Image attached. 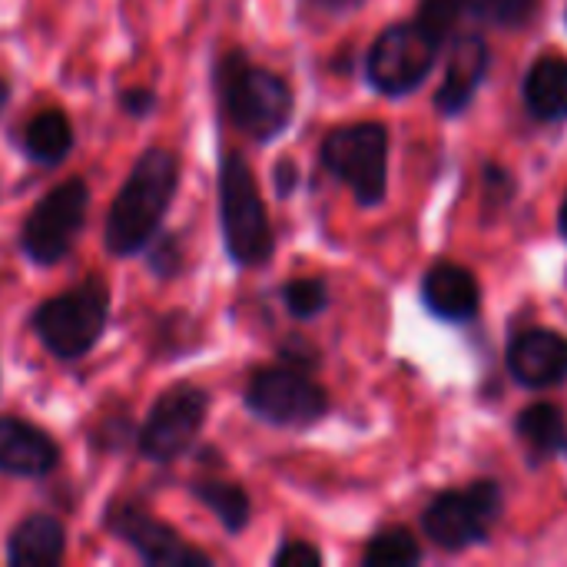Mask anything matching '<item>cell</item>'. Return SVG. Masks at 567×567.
Listing matches in <instances>:
<instances>
[{"instance_id":"2","label":"cell","mask_w":567,"mask_h":567,"mask_svg":"<svg viewBox=\"0 0 567 567\" xmlns=\"http://www.w3.org/2000/svg\"><path fill=\"white\" fill-rule=\"evenodd\" d=\"M216 83L229 120L256 140L276 136L292 116L289 83L272 70L252 66L243 53H229L219 63Z\"/></svg>"},{"instance_id":"31","label":"cell","mask_w":567,"mask_h":567,"mask_svg":"<svg viewBox=\"0 0 567 567\" xmlns=\"http://www.w3.org/2000/svg\"><path fill=\"white\" fill-rule=\"evenodd\" d=\"M332 3H342V0H332Z\"/></svg>"},{"instance_id":"1","label":"cell","mask_w":567,"mask_h":567,"mask_svg":"<svg viewBox=\"0 0 567 567\" xmlns=\"http://www.w3.org/2000/svg\"><path fill=\"white\" fill-rule=\"evenodd\" d=\"M176 179H179V163L169 150L156 146L136 159V166L130 169L123 189L110 206L106 229H103V243L113 256H133L153 239L176 193Z\"/></svg>"},{"instance_id":"17","label":"cell","mask_w":567,"mask_h":567,"mask_svg":"<svg viewBox=\"0 0 567 567\" xmlns=\"http://www.w3.org/2000/svg\"><path fill=\"white\" fill-rule=\"evenodd\" d=\"M525 103L538 120L567 116V60L542 56L525 76Z\"/></svg>"},{"instance_id":"7","label":"cell","mask_w":567,"mask_h":567,"mask_svg":"<svg viewBox=\"0 0 567 567\" xmlns=\"http://www.w3.org/2000/svg\"><path fill=\"white\" fill-rule=\"evenodd\" d=\"M439 37L425 23H395L389 27L369 53V80L382 93L415 90L439 56Z\"/></svg>"},{"instance_id":"13","label":"cell","mask_w":567,"mask_h":567,"mask_svg":"<svg viewBox=\"0 0 567 567\" xmlns=\"http://www.w3.org/2000/svg\"><path fill=\"white\" fill-rule=\"evenodd\" d=\"M485 73H488V43L478 33L458 37L452 53H449L445 76H442V86L435 93V106L445 116L462 113L472 103V96H475L478 83L485 80Z\"/></svg>"},{"instance_id":"26","label":"cell","mask_w":567,"mask_h":567,"mask_svg":"<svg viewBox=\"0 0 567 567\" xmlns=\"http://www.w3.org/2000/svg\"><path fill=\"white\" fill-rule=\"evenodd\" d=\"M123 106H126V113H133V116H146V113L156 106V100H153L150 90H130V93L123 96Z\"/></svg>"},{"instance_id":"10","label":"cell","mask_w":567,"mask_h":567,"mask_svg":"<svg viewBox=\"0 0 567 567\" xmlns=\"http://www.w3.org/2000/svg\"><path fill=\"white\" fill-rule=\"evenodd\" d=\"M206 392L193 389V385H176L166 395H159V402L153 405L143 435H140V449L143 455H150L153 462H173L179 458L189 442L196 439V432L203 429L206 419Z\"/></svg>"},{"instance_id":"9","label":"cell","mask_w":567,"mask_h":567,"mask_svg":"<svg viewBox=\"0 0 567 567\" xmlns=\"http://www.w3.org/2000/svg\"><path fill=\"white\" fill-rule=\"evenodd\" d=\"M249 409L272 425H309L326 415V392L296 369L256 372L246 389Z\"/></svg>"},{"instance_id":"24","label":"cell","mask_w":567,"mask_h":567,"mask_svg":"<svg viewBox=\"0 0 567 567\" xmlns=\"http://www.w3.org/2000/svg\"><path fill=\"white\" fill-rule=\"evenodd\" d=\"M465 7H468V0H422L419 23H425L442 40L458 23V17H462Z\"/></svg>"},{"instance_id":"19","label":"cell","mask_w":567,"mask_h":567,"mask_svg":"<svg viewBox=\"0 0 567 567\" xmlns=\"http://www.w3.org/2000/svg\"><path fill=\"white\" fill-rule=\"evenodd\" d=\"M518 432H522V439H525L535 452H542V455H551V452L567 449L565 419H561V412H558L555 405H548V402H538V405L525 409L522 419H518Z\"/></svg>"},{"instance_id":"4","label":"cell","mask_w":567,"mask_h":567,"mask_svg":"<svg viewBox=\"0 0 567 567\" xmlns=\"http://www.w3.org/2000/svg\"><path fill=\"white\" fill-rule=\"evenodd\" d=\"M326 169L342 179L359 203L375 206L389 186V133L382 123L339 126L322 143Z\"/></svg>"},{"instance_id":"3","label":"cell","mask_w":567,"mask_h":567,"mask_svg":"<svg viewBox=\"0 0 567 567\" xmlns=\"http://www.w3.org/2000/svg\"><path fill=\"white\" fill-rule=\"evenodd\" d=\"M219 206H223V233L229 256L243 266H259L272 252V229L252 179V169L243 156H226L219 173Z\"/></svg>"},{"instance_id":"28","label":"cell","mask_w":567,"mask_h":567,"mask_svg":"<svg viewBox=\"0 0 567 567\" xmlns=\"http://www.w3.org/2000/svg\"><path fill=\"white\" fill-rule=\"evenodd\" d=\"M276 179H279V193L286 196L292 186H296V166H289V163H282L279 166V173H276Z\"/></svg>"},{"instance_id":"6","label":"cell","mask_w":567,"mask_h":567,"mask_svg":"<svg viewBox=\"0 0 567 567\" xmlns=\"http://www.w3.org/2000/svg\"><path fill=\"white\" fill-rule=\"evenodd\" d=\"M86 206H90V193L83 179H66L56 189H50L23 219V233H20L23 252L43 266L63 259L76 233L83 229Z\"/></svg>"},{"instance_id":"29","label":"cell","mask_w":567,"mask_h":567,"mask_svg":"<svg viewBox=\"0 0 567 567\" xmlns=\"http://www.w3.org/2000/svg\"><path fill=\"white\" fill-rule=\"evenodd\" d=\"M3 106H7V83L0 80V110H3Z\"/></svg>"},{"instance_id":"23","label":"cell","mask_w":567,"mask_h":567,"mask_svg":"<svg viewBox=\"0 0 567 567\" xmlns=\"http://www.w3.org/2000/svg\"><path fill=\"white\" fill-rule=\"evenodd\" d=\"M542 0H478V13L498 27H522L535 17Z\"/></svg>"},{"instance_id":"20","label":"cell","mask_w":567,"mask_h":567,"mask_svg":"<svg viewBox=\"0 0 567 567\" xmlns=\"http://www.w3.org/2000/svg\"><path fill=\"white\" fill-rule=\"evenodd\" d=\"M196 498L213 508V515L226 525V532H243L246 522H249V498L239 485H229V482H199L196 488Z\"/></svg>"},{"instance_id":"21","label":"cell","mask_w":567,"mask_h":567,"mask_svg":"<svg viewBox=\"0 0 567 567\" xmlns=\"http://www.w3.org/2000/svg\"><path fill=\"white\" fill-rule=\"evenodd\" d=\"M419 561H422V548H419L415 535L405 532V528L379 532L369 542L365 555H362V565L365 567H409L419 565Z\"/></svg>"},{"instance_id":"8","label":"cell","mask_w":567,"mask_h":567,"mask_svg":"<svg viewBox=\"0 0 567 567\" xmlns=\"http://www.w3.org/2000/svg\"><path fill=\"white\" fill-rule=\"evenodd\" d=\"M502 515V492L495 482H478L465 492H445L425 508V532L445 551L478 545Z\"/></svg>"},{"instance_id":"12","label":"cell","mask_w":567,"mask_h":567,"mask_svg":"<svg viewBox=\"0 0 567 567\" xmlns=\"http://www.w3.org/2000/svg\"><path fill=\"white\" fill-rule=\"evenodd\" d=\"M508 372L528 389H551L567 375V339L551 329H528L508 346Z\"/></svg>"},{"instance_id":"18","label":"cell","mask_w":567,"mask_h":567,"mask_svg":"<svg viewBox=\"0 0 567 567\" xmlns=\"http://www.w3.org/2000/svg\"><path fill=\"white\" fill-rule=\"evenodd\" d=\"M73 146V126L60 110H43L30 120L23 133V150L37 163H60Z\"/></svg>"},{"instance_id":"14","label":"cell","mask_w":567,"mask_h":567,"mask_svg":"<svg viewBox=\"0 0 567 567\" xmlns=\"http://www.w3.org/2000/svg\"><path fill=\"white\" fill-rule=\"evenodd\" d=\"M56 445L37 429L20 419H0V472L7 475H47L56 468Z\"/></svg>"},{"instance_id":"15","label":"cell","mask_w":567,"mask_h":567,"mask_svg":"<svg viewBox=\"0 0 567 567\" xmlns=\"http://www.w3.org/2000/svg\"><path fill=\"white\" fill-rule=\"evenodd\" d=\"M422 299L435 316L452 319V322H465L478 312L482 292H478L475 276L465 266L439 262L429 269V276L422 282Z\"/></svg>"},{"instance_id":"27","label":"cell","mask_w":567,"mask_h":567,"mask_svg":"<svg viewBox=\"0 0 567 567\" xmlns=\"http://www.w3.org/2000/svg\"><path fill=\"white\" fill-rule=\"evenodd\" d=\"M153 266H156L163 276H169V272L176 269V243H173V239L163 243V256L156 252V256H153Z\"/></svg>"},{"instance_id":"25","label":"cell","mask_w":567,"mask_h":567,"mask_svg":"<svg viewBox=\"0 0 567 567\" xmlns=\"http://www.w3.org/2000/svg\"><path fill=\"white\" fill-rule=\"evenodd\" d=\"M322 555L306 542H286L276 555V567H319Z\"/></svg>"},{"instance_id":"16","label":"cell","mask_w":567,"mask_h":567,"mask_svg":"<svg viewBox=\"0 0 567 567\" xmlns=\"http://www.w3.org/2000/svg\"><path fill=\"white\" fill-rule=\"evenodd\" d=\"M7 555L20 567L56 565L63 558V525L53 515H30L10 535Z\"/></svg>"},{"instance_id":"22","label":"cell","mask_w":567,"mask_h":567,"mask_svg":"<svg viewBox=\"0 0 567 567\" xmlns=\"http://www.w3.org/2000/svg\"><path fill=\"white\" fill-rule=\"evenodd\" d=\"M286 299V309L296 316V319H312L326 309L329 302V292H326V282L319 279H292L282 292Z\"/></svg>"},{"instance_id":"5","label":"cell","mask_w":567,"mask_h":567,"mask_svg":"<svg viewBox=\"0 0 567 567\" xmlns=\"http://www.w3.org/2000/svg\"><path fill=\"white\" fill-rule=\"evenodd\" d=\"M106 312H110V292L96 279H90L80 289L47 299L33 316V329L56 359H76L90 352L93 342L100 339L106 326Z\"/></svg>"},{"instance_id":"30","label":"cell","mask_w":567,"mask_h":567,"mask_svg":"<svg viewBox=\"0 0 567 567\" xmlns=\"http://www.w3.org/2000/svg\"><path fill=\"white\" fill-rule=\"evenodd\" d=\"M561 233L567 236V199H565V206H561Z\"/></svg>"},{"instance_id":"11","label":"cell","mask_w":567,"mask_h":567,"mask_svg":"<svg viewBox=\"0 0 567 567\" xmlns=\"http://www.w3.org/2000/svg\"><path fill=\"white\" fill-rule=\"evenodd\" d=\"M110 528L140 551V558L146 565L156 567H206L209 558L203 551H193L173 528H166L163 522L150 518V512L136 508V505H123L110 512Z\"/></svg>"}]
</instances>
